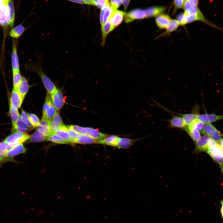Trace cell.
<instances>
[{
	"mask_svg": "<svg viewBox=\"0 0 223 223\" xmlns=\"http://www.w3.org/2000/svg\"><path fill=\"white\" fill-rule=\"evenodd\" d=\"M130 0H122V3L125 10H126Z\"/></svg>",
	"mask_w": 223,
	"mask_h": 223,
	"instance_id": "c3c4849f",
	"label": "cell"
},
{
	"mask_svg": "<svg viewBox=\"0 0 223 223\" xmlns=\"http://www.w3.org/2000/svg\"><path fill=\"white\" fill-rule=\"evenodd\" d=\"M119 136L109 135L107 137L98 141V143L116 147Z\"/></svg>",
	"mask_w": 223,
	"mask_h": 223,
	"instance_id": "d4e9b609",
	"label": "cell"
},
{
	"mask_svg": "<svg viewBox=\"0 0 223 223\" xmlns=\"http://www.w3.org/2000/svg\"><path fill=\"white\" fill-rule=\"evenodd\" d=\"M56 133L69 143H72L68 132L67 128L64 125L61 126L59 130Z\"/></svg>",
	"mask_w": 223,
	"mask_h": 223,
	"instance_id": "f546056e",
	"label": "cell"
},
{
	"mask_svg": "<svg viewBox=\"0 0 223 223\" xmlns=\"http://www.w3.org/2000/svg\"><path fill=\"white\" fill-rule=\"evenodd\" d=\"M109 5H110L109 0H93L92 3V5L101 9Z\"/></svg>",
	"mask_w": 223,
	"mask_h": 223,
	"instance_id": "7bdbcfd3",
	"label": "cell"
},
{
	"mask_svg": "<svg viewBox=\"0 0 223 223\" xmlns=\"http://www.w3.org/2000/svg\"><path fill=\"white\" fill-rule=\"evenodd\" d=\"M8 2V0H0V11L4 5Z\"/></svg>",
	"mask_w": 223,
	"mask_h": 223,
	"instance_id": "f907efd6",
	"label": "cell"
},
{
	"mask_svg": "<svg viewBox=\"0 0 223 223\" xmlns=\"http://www.w3.org/2000/svg\"><path fill=\"white\" fill-rule=\"evenodd\" d=\"M165 8L162 7H154L144 10L146 17H151L157 16L161 14L165 10Z\"/></svg>",
	"mask_w": 223,
	"mask_h": 223,
	"instance_id": "484cf974",
	"label": "cell"
},
{
	"mask_svg": "<svg viewBox=\"0 0 223 223\" xmlns=\"http://www.w3.org/2000/svg\"><path fill=\"white\" fill-rule=\"evenodd\" d=\"M8 7L9 12V26L13 27L15 20V10L14 4L12 1L8 2Z\"/></svg>",
	"mask_w": 223,
	"mask_h": 223,
	"instance_id": "e575fe53",
	"label": "cell"
},
{
	"mask_svg": "<svg viewBox=\"0 0 223 223\" xmlns=\"http://www.w3.org/2000/svg\"><path fill=\"white\" fill-rule=\"evenodd\" d=\"M172 19L169 15L165 14H160L155 18L156 24L160 29H166L168 27Z\"/></svg>",
	"mask_w": 223,
	"mask_h": 223,
	"instance_id": "5bb4252c",
	"label": "cell"
},
{
	"mask_svg": "<svg viewBox=\"0 0 223 223\" xmlns=\"http://www.w3.org/2000/svg\"><path fill=\"white\" fill-rule=\"evenodd\" d=\"M207 153L217 163L220 167L221 171L223 170V148L219 144L209 148L206 151Z\"/></svg>",
	"mask_w": 223,
	"mask_h": 223,
	"instance_id": "8992f818",
	"label": "cell"
},
{
	"mask_svg": "<svg viewBox=\"0 0 223 223\" xmlns=\"http://www.w3.org/2000/svg\"><path fill=\"white\" fill-rule=\"evenodd\" d=\"M125 20L127 23L130 22L134 20L143 19L146 18L144 10L137 9L125 13Z\"/></svg>",
	"mask_w": 223,
	"mask_h": 223,
	"instance_id": "ba28073f",
	"label": "cell"
},
{
	"mask_svg": "<svg viewBox=\"0 0 223 223\" xmlns=\"http://www.w3.org/2000/svg\"><path fill=\"white\" fill-rule=\"evenodd\" d=\"M113 10L110 5L106 6L101 9L100 14L101 26L109 20Z\"/></svg>",
	"mask_w": 223,
	"mask_h": 223,
	"instance_id": "e0dca14e",
	"label": "cell"
},
{
	"mask_svg": "<svg viewBox=\"0 0 223 223\" xmlns=\"http://www.w3.org/2000/svg\"><path fill=\"white\" fill-rule=\"evenodd\" d=\"M204 124L201 121L196 120L191 124L188 126V127L190 129H195L198 131H201L204 127Z\"/></svg>",
	"mask_w": 223,
	"mask_h": 223,
	"instance_id": "60d3db41",
	"label": "cell"
},
{
	"mask_svg": "<svg viewBox=\"0 0 223 223\" xmlns=\"http://www.w3.org/2000/svg\"><path fill=\"white\" fill-rule=\"evenodd\" d=\"M27 149L23 144L13 146L7 151V156L8 161H15L14 157L21 154H24L26 151Z\"/></svg>",
	"mask_w": 223,
	"mask_h": 223,
	"instance_id": "30bf717a",
	"label": "cell"
},
{
	"mask_svg": "<svg viewBox=\"0 0 223 223\" xmlns=\"http://www.w3.org/2000/svg\"><path fill=\"white\" fill-rule=\"evenodd\" d=\"M183 8L185 9V12L188 14L197 15L200 18L201 21L214 27L219 29L218 27L212 24L210 22L207 20L198 8L197 6L195 5L189 0L186 1Z\"/></svg>",
	"mask_w": 223,
	"mask_h": 223,
	"instance_id": "3957f363",
	"label": "cell"
},
{
	"mask_svg": "<svg viewBox=\"0 0 223 223\" xmlns=\"http://www.w3.org/2000/svg\"><path fill=\"white\" fill-rule=\"evenodd\" d=\"M184 129L191 139L195 141L198 140L201 137L200 132L197 129H190L186 127Z\"/></svg>",
	"mask_w": 223,
	"mask_h": 223,
	"instance_id": "d590c367",
	"label": "cell"
},
{
	"mask_svg": "<svg viewBox=\"0 0 223 223\" xmlns=\"http://www.w3.org/2000/svg\"></svg>",
	"mask_w": 223,
	"mask_h": 223,
	"instance_id": "9f6ffc18",
	"label": "cell"
},
{
	"mask_svg": "<svg viewBox=\"0 0 223 223\" xmlns=\"http://www.w3.org/2000/svg\"><path fill=\"white\" fill-rule=\"evenodd\" d=\"M125 14V13L122 11L114 10L109 20L114 28L121 23Z\"/></svg>",
	"mask_w": 223,
	"mask_h": 223,
	"instance_id": "4fadbf2b",
	"label": "cell"
},
{
	"mask_svg": "<svg viewBox=\"0 0 223 223\" xmlns=\"http://www.w3.org/2000/svg\"><path fill=\"white\" fill-rule=\"evenodd\" d=\"M31 69L36 72L41 79L47 93L50 95L54 92L57 89L56 86L50 78L43 71L41 63V61L32 65Z\"/></svg>",
	"mask_w": 223,
	"mask_h": 223,
	"instance_id": "6da1fadb",
	"label": "cell"
},
{
	"mask_svg": "<svg viewBox=\"0 0 223 223\" xmlns=\"http://www.w3.org/2000/svg\"><path fill=\"white\" fill-rule=\"evenodd\" d=\"M30 135L26 133L15 132L7 137L4 141L11 147L23 144L30 138Z\"/></svg>",
	"mask_w": 223,
	"mask_h": 223,
	"instance_id": "7a4b0ae2",
	"label": "cell"
},
{
	"mask_svg": "<svg viewBox=\"0 0 223 223\" xmlns=\"http://www.w3.org/2000/svg\"><path fill=\"white\" fill-rule=\"evenodd\" d=\"M29 121L33 127H37L39 124L40 120L37 116L35 114L27 113Z\"/></svg>",
	"mask_w": 223,
	"mask_h": 223,
	"instance_id": "b9f144b4",
	"label": "cell"
},
{
	"mask_svg": "<svg viewBox=\"0 0 223 223\" xmlns=\"http://www.w3.org/2000/svg\"><path fill=\"white\" fill-rule=\"evenodd\" d=\"M139 139H130L127 138L119 137L116 147L119 149H127L129 148Z\"/></svg>",
	"mask_w": 223,
	"mask_h": 223,
	"instance_id": "ac0fdd59",
	"label": "cell"
},
{
	"mask_svg": "<svg viewBox=\"0 0 223 223\" xmlns=\"http://www.w3.org/2000/svg\"><path fill=\"white\" fill-rule=\"evenodd\" d=\"M87 5H92L93 0H83Z\"/></svg>",
	"mask_w": 223,
	"mask_h": 223,
	"instance_id": "f5cc1de1",
	"label": "cell"
},
{
	"mask_svg": "<svg viewBox=\"0 0 223 223\" xmlns=\"http://www.w3.org/2000/svg\"><path fill=\"white\" fill-rule=\"evenodd\" d=\"M12 73L13 88L16 89L21 81L22 76L20 71H13Z\"/></svg>",
	"mask_w": 223,
	"mask_h": 223,
	"instance_id": "f35d334b",
	"label": "cell"
},
{
	"mask_svg": "<svg viewBox=\"0 0 223 223\" xmlns=\"http://www.w3.org/2000/svg\"><path fill=\"white\" fill-rule=\"evenodd\" d=\"M111 7L113 10H116L122 3V0H110Z\"/></svg>",
	"mask_w": 223,
	"mask_h": 223,
	"instance_id": "7dc6e473",
	"label": "cell"
},
{
	"mask_svg": "<svg viewBox=\"0 0 223 223\" xmlns=\"http://www.w3.org/2000/svg\"><path fill=\"white\" fill-rule=\"evenodd\" d=\"M25 30L24 27L21 24H19L13 28L10 32V36L15 38L20 37Z\"/></svg>",
	"mask_w": 223,
	"mask_h": 223,
	"instance_id": "1f68e13d",
	"label": "cell"
},
{
	"mask_svg": "<svg viewBox=\"0 0 223 223\" xmlns=\"http://www.w3.org/2000/svg\"><path fill=\"white\" fill-rule=\"evenodd\" d=\"M186 0H174V4L176 9L183 8Z\"/></svg>",
	"mask_w": 223,
	"mask_h": 223,
	"instance_id": "bcb514c9",
	"label": "cell"
},
{
	"mask_svg": "<svg viewBox=\"0 0 223 223\" xmlns=\"http://www.w3.org/2000/svg\"><path fill=\"white\" fill-rule=\"evenodd\" d=\"M201 131L202 133L208 136L218 143L222 139L221 132L211 124H206Z\"/></svg>",
	"mask_w": 223,
	"mask_h": 223,
	"instance_id": "5b68a950",
	"label": "cell"
},
{
	"mask_svg": "<svg viewBox=\"0 0 223 223\" xmlns=\"http://www.w3.org/2000/svg\"><path fill=\"white\" fill-rule=\"evenodd\" d=\"M8 0V1H11V0Z\"/></svg>",
	"mask_w": 223,
	"mask_h": 223,
	"instance_id": "11a10c76",
	"label": "cell"
},
{
	"mask_svg": "<svg viewBox=\"0 0 223 223\" xmlns=\"http://www.w3.org/2000/svg\"><path fill=\"white\" fill-rule=\"evenodd\" d=\"M24 99L17 90L13 88L10 99L9 104L18 109L21 107Z\"/></svg>",
	"mask_w": 223,
	"mask_h": 223,
	"instance_id": "7c38bea8",
	"label": "cell"
},
{
	"mask_svg": "<svg viewBox=\"0 0 223 223\" xmlns=\"http://www.w3.org/2000/svg\"><path fill=\"white\" fill-rule=\"evenodd\" d=\"M222 119V115H216L214 114H204L198 115L197 119L204 124H210Z\"/></svg>",
	"mask_w": 223,
	"mask_h": 223,
	"instance_id": "8fae6325",
	"label": "cell"
},
{
	"mask_svg": "<svg viewBox=\"0 0 223 223\" xmlns=\"http://www.w3.org/2000/svg\"><path fill=\"white\" fill-rule=\"evenodd\" d=\"M182 117L186 125L188 126L197 119L198 115L195 114H183Z\"/></svg>",
	"mask_w": 223,
	"mask_h": 223,
	"instance_id": "8d00e7d4",
	"label": "cell"
},
{
	"mask_svg": "<svg viewBox=\"0 0 223 223\" xmlns=\"http://www.w3.org/2000/svg\"><path fill=\"white\" fill-rule=\"evenodd\" d=\"M9 12L7 2L4 5L0 11V24L2 26L6 27L9 26Z\"/></svg>",
	"mask_w": 223,
	"mask_h": 223,
	"instance_id": "2e32d148",
	"label": "cell"
},
{
	"mask_svg": "<svg viewBox=\"0 0 223 223\" xmlns=\"http://www.w3.org/2000/svg\"><path fill=\"white\" fill-rule=\"evenodd\" d=\"M211 138L208 136L204 135L196 141V148L199 152H206L208 149V143Z\"/></svg>",
	"mask_w": 223,
	"mask_h": 223,
	"instance_id": "9a60e30c",
	"label": "cell"
},
{
	"mask_svg": "<svg viewBox=\"0 0 223 223\" xmlns=\"http://www.w3.org/2000/svg\"><path fill=\"white\" fill-rule=\"evenodd\" d=\"M11 65L12 72L20 71V66L19 59L17 53L16 43L15 41L13 40L12 43V50L11 55Z\"/></svg>",
	"mask_w": 223,
	"mask_h": 223,
	"instance_id": "ffe728a7",
	"label": "cell"
},
{
	"mask_svg": "<svg viewBox=\"0 0 223 223\" xmlns=\"http://www.w3.org/2000/svg\"><path fill=\"white\" fill-rule=\"evenodd\" d=\"M221 206L220 208V212L221 215V218H222L223 217V201L222 200H221Z\"/></svg>",
	"mask_w": 223,
	"mask_h": 223,
	"instance_id": "816d5d0a",
	"label": "cell"
},
{
	"mask_svg": "<svg viewBox=\"0 0 223 223\" xmlns=\"http://www.w3.org/2000/svg\"><path fill=\"white\" fill-rule=\"evenodd\" d=\"M71 127L74 131L80 134L86 135L85 127H83L76 125H70Z\"/></svg>",
	"mask_w": 223,
	"mask_h": 223,
	"instance_id": "f6af8a7d",
	"label": "cell"
},
{
	"mask_svg": "<svg viewBox=\"0 0 223 223\" xmlns=\"http://www.w3.org/2000/svg\"><path fill=\"white\" fill-rule=\"evenodd\" d=\"M69 1L81 4H87L86 2L83 0H67Z\"/></svg>",
	"mask_w": 223,
	"mask_h": 223,
	"instance_id": "681fc988",
	"label": "cell"
},
{
	"mask_svg": "<svg viewBox=\"0 0 223 223\" xmlns=\"http://www.w3.org/2000/svg\"><path fill=\"white\" fill-rule=\"evenodd\" d=\"M171 126L173 127L184 128L186 125L182 117L178 116H173L170 120Z\"/></svg>",
	"mask_w": 223,
	"mask_h": 223,
	"instance_id": "4dcf8cb0",
	"label": "cell"
},
{
	"mask_svg": "<svg viewBox=\"0 0 223 223\" xmlns=\"http://www.w3.org/2000/svg\"><path fill=\"white\" fill-rule=\"evenodd\" d=\"M75 143L84 144L98 143V141L87 135L80 134Z\"/></svg>",
	"mask_w": 223,
	"mask_h": 223,
	"instance_id": "d6a6232c",
	"label": "cell"
},
{
	"mask_svg": "<svg viewBox=\"0 0 223 223\" xmlns=\"http://www.w3.org/2000/svg\"><path fill=\"white\" fill-rule=\"evenodd\" d=\"M20 117L22 120L29 128L33 127V126L29 121L27 113H26L25 112L23 109H21V110Z\"/></svg>",
	"mask_w": 223,
	"mask_h": 223,
	"instance_id": "ee69618b",
	"label": "cell"
},
{
	"mask_svg": "<svg viewBox=\"0 0 223 223\" xmlns=\"http://www.w3.org/2000/svg\"><path fill=\"white\" fill-rule=\"evenodd\" d=\"M37 127V130L46 137L53 133L50 128L49 121L45 119L42 118L39 125Z\"/></svg>",
	"mask_w": 223,
	"mask_h": 223,
	"instance_id": "d6986e66",
	"label": "cell"
},
{
	"mask_svg": "<svg viewBox=\"0 0 223 223\" xmlns=\"http://www.w3.org/2000/svg\"><path fill=\"white\" fill-rule=\"evenodd\" d=\"M11 147L4 141L0 142V165L8 161L7 154Z\"/></svg>",
	"mask_w": 223,
	"mask_h": 223,
	"instance_id": "603a6c76",
	"label": "cell"
},
{
	"mask_svg": "<svg viewBox=\"0 0 223 223\" xmlns=\"http://www.w3.org/2000/svg\"><path fill=\"white\" fill-rule=\"evenodd\" d=\"M30 87L28 81L26 78L22 76L21 81L16 89L23 98L24 99Z\"/></svg>",
	"mask_w": 223,
	"mask_h": 223,
	"instance_id": "cb8c5ba5",
	"label": "cell"
},
{
	"mask_svg": "<svg viewBox=\"0 0 223 223\" xmlns=\"http://www.w3.org/2000/svg\"><path fill=\"white\" fill-rule=\"evenodd\" d=\"M63 125L59 112H57L52 119L49 121L50 128L53 133H56Z\"/></svg>",
	"mask_w": 223,
	"mask_h": 223,
	"instance_id": "9c48e42d",
	"label": "cell"
},
{
	"mask_svg": "<svg viewBox=\"0 0 223 223\" xmlns=\"http://www.w3.org/2000/svg\"><path fill=\"white\" fill-rule=\"evenodd\" d=\"M46 137L37 130L31 135L29 139L27 141L28 143L39 142L46 140Z\"/></svg>",
	"mask_w": 223,
	"mask_h": 223,
	"instance_id": "f1b7e54d",
	"label": "cell"
},
{
	"mask_svg": "<svg viewBox=\"0 0 223 223\" xmlns=\"http://www.w3.org/2000/svg\"><path fill=\"white\" fill-rule=\"evenodd\" d=\"M50 95L53 105L56 110L59 112L64 103V98L61 90L57 89Z\"/></svg>",
	"mask_w": 223,
	"mask_h": 223,
	"instance_id": "52a82bcc",
	"label": "cell"
},
{
	"mask_svg": "<svg viewBox=\"0 0 223 223\" xmlns=\"http://www.w3.org/2000/svg\"><path fill=\"white\" fill-rule=\"evenodd\" d=\"M56 112V110L52 103L50 96L47 93L43 107L42 118L50 121Z\"/></svg>",
	"mask_w": 223,
	"mask_h": 223,
	"instance_id": "277c9868",
	"label": "cell"
},
{
	"mask_svg": "<svg viewBox=\"0 0 223 223\" xmlns=\"http://www.w3.org/2000/svg\"><path fill=\"white\" fill-rule=\"evenodd\" d=\"M190 1L195 5L197 6L198 4V0H189Z\"/></svg>",
	"mask_w": 223,
	"mask_h": 223,
	"instance_id": "db71d44e",
	"label": "cell"
},
{
	"mask_svg": "<svg viewBox=\"0 0 223 223\" xmlns=\"http://www.w3.org/2000/svg\"><path fill=\"white\" fill-rule=\"evenodd\" d=\"M180 25L179 22L176 20H172L166 31L160 35V36H167L170 35L173 31H176Z\"/></svg>",
	"mask_w": 223,
	"mask_h": 223,
	"instance_id": "83f0119b",
	"label": "cell"
},
{
	"mask_svg": "<svg viewBox=\"0 0 223 223\" xmlns=\"http://www.w3.org/2000/svg\"><path fill=\"white\" fill-rule=\"evenodd\" d=\"M9 113L12 123V127L14 126L20 117V115L18 109L13 107L9 104Z\"/></svg>",
	"mask_w": 223,
	"mask_h": 223,
	"instance_id": "836d02e7",
	"label": "cell"
},
{
	"mask_svg": "<svg viewBox=\"0 0 223 223\" xmlns=\"http://www.w3.org/2000/svg\"><path fill=\"white\" fill-rule=\"evenodd\" d=\"M115 28L110 21L108 20L101 26L102 46H104L106 43V37L108 34Z\"/></svg>",
	"mask_w": 223,
	"mask_h": 223,
	"instance_id": "7402d4cb",
	"label": "cell"
},
{
	"mask_svg": "<svg viewBox=\"0 0 223 223\" xmlns=\"http://www.w3.org/2000/svg\"><path fill=\"white\" fill-rule=\"evenodd\" d=\"M46 140L57 144H65L69 143L55 133H53L47 137Z\"/></svg>",
	"mask_w": 223,
	"mask_h": 223,
	"instance_id": "74e56055",
	"label": "cell"
},
{
	"mask_svg": "<svg viewBox=\"0 0 223 223\" xmlns=\"http://www.w3.org/2000/svg\"><path fill=\"white\" fill-rule=\"evenodd\" d=\"M66 126L67 128L68 132L72 140V143H75L80 136V134L73 130L71 127L70 125H67Z\"/></svg>",
	"mask_w": 223,
	"mask_h": 223,
	"instance_id": "ab89813d",
	"label": "cell"
},
{
	"mask_svg": "<svg viewBox=\"0 0 223 223\" xmlns=\"http://www.w3.org/2000/svg\"><path fill=\"white\" fill-rule=\"evenodd\" d=\"M29 128L20 117L15 125L12 127L11 132L12 133L16 132L25 133Z\"/></svg>",
	"mask_w": 223,
	"mask_h": 223,
	"instance_id": "4316f807",
	"label": "cell"
},
{
	"mask_svg": "<svg viewBox=\"0 0 223 223\" xmlns=\"http://www.w3.org/2000/svg\"><path fill=\"white\" fill-rule=\"evenodd\" d=\"M85 129L86 131V135L97 141L102 139L109 135L101 132L98 129L92 128L85 127Z\"/></svg>",
	"mask_w": 223,
	"mask_h": 223,
	"instance_id": "44dd1931",
	"label": "cell"
}]
</instances>
